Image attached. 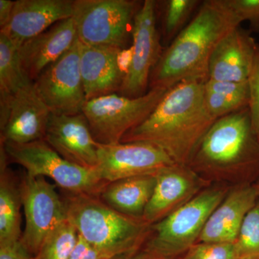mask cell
I'll return each mask as SVG.
<instances>
[{
    "mask_svg": "<svg viewBox=\"0 0 259 259\" xmlns=\"http://www.w3.org/2000/svg\"><path fill=\"white\" fill-rule=\"evenodd\" d=\"M204 83L186 81L167 90L147 118L120 143L144 142L161 148L177 164L189 166L215 122L204 102Z\"/></svg>",
    "mask_w": 259,
    "mask_h": 259,
    "instance_id": "cell-1",
    "label": "cell"
},
{
    "mask_svg": "<svg viewBox=\"0 0 259 259\" xmlns=\"http://www.w3.org/2000/svg\"><path fill=\"white\" fill-rule=\"evenodd\" d=\"M241 23L223 0L202 2L190 23L163 51L150 76V90H168L186 81L206 82L214 48Z\"/></svg>",
    "mask_w": 259,
    "mask_h": 259,
    "instance_id": "cell-2",
    "label": "cell"
},
{
    "mask_svg": "<svg viewBox=\"0 0 259 259\" xmlns=\"http://www.w3.org/2000/svg\"><path fill=\"white\" fill-rule=\"evenodd\" d=\"M63 199L79 235L108 258L134 255L147 238L151 226L143 218L117 212L99 197L65 192Z\"/></svg>",
    "mask_w": 259,
    "mask_h": 259,
    "instance_id": "cell-3",
    "label": "cell"
},
{
    "mask_svg": "<svg viewBox=\"0 0 259 259\" xmlns=\"http://www.w3.org/2000/svg\"><path fill=\"white\" fill-rule=\"evenodd\" d=\"M259 162V143L252 130L248 107L218 119L201 141L189 166L223 173Z\"/></svg>",
    "mask_w": 259,
    "mask_h": 259,
    "instance_id": "cell-4",
    "label": "cell"
},
{
    "mask_svg": "<svg viewBox=\"0 0 259 259\" xmlns=\"http://www.w3.org/2000/svg\"><path fill=\"white\" fill-rule=\"evenodd\" d=\"M226 194L209 189L151 226L153 234L145 243L142 254L147 259H173L186 253L199 239L207 220Z\"/></svg>",
    "mask_w": 259,
    "mask_h": 259,
    "instance_id": "cell-5",
    "label": "cell"
},
{
    "mask_svg": "<svg viewBox=\"0 0 259 259\" xmlns=\"http://www.w3.org/2000/svg\"><path fill=\"white\" fill-rule=\"evenodd\" d=\"M8 160L18 163L30 177H47L69 193L100 197L108 183L95 169L78 166L65 159L44 140L28 144L3 142Z\"/></svg>",
    "mask_w": 259,
    "mask_h": 259,
    "instance_id": "cell-6",
    "label": "cell"
},
{
    "mask_svg": "<svg viewBox=\"0 0 259 259\" xmlns=\"http://www.w3.org/2000/svg\"><path fill=\"white\" fill-rule=\"evenodd\" d=\"M167 90L151 89L136 98L115 93L88 100L82 112L94 139L100 144H119L127 133L147 118Z\"/></svg>",
    "mask_w": 259,
    "mask_h": 259,
    "instance_id": "cell-7",
    "label": "cell"
},
{
    "mask_svg": "<svg viewBox=\"0 0 259 259\" xmlns=\"http://www.w3.org/2000/svg\"><path fill=\"white\" fill-rule=\"evenodd\" d=\"M130 0H74L72 18L85 45L125 49L138 10Z\"/></svg>",
    "mask_w": 259,
    "mask_h": 259,
    "instance_id": "cell-8",
    "label": "cell"
},
{
    "mask_svg": "<svg viewBox=\"0 0 259 259\" xmlns=\"http://www.w3.org/2000/svg\"><path fill=\"white\" fill-rule=\"evenodd\" d=\"M20 190L25 217L20 241L35 256L48 236L67 219L66 205L56 192V185L49 183L45 177L25 174L20 182Z\"/></svg>",
    "mask_w": 259,
    "mask_h": 259,
    "instance_id": "cell-9",
    "label": "cell"
},
{
    "mask_svg": "<svg viewBox=\"0 0 259 259\" xmlns=\"http://www.w3.org/2000/svg\"><path fill=\"white\" fill-rule=\"evenodd\" d=\"M33 85L51 113L64 115L82 113L87 100L80 70L78 37L69 51L42 71Z\"/></svg>",
    "mask_w": 259,
    "mask_h": 259,
    "instance_id": "cell-10",
    "label": "cell"
},
{
    "mask_svg": "<svg viewBox=\"0 0 259 259\" xmlns=\"http://www.w3.org/2000/svg\"><path fill=\"white\" fill-rule=\"evenodd\" d=\"M156 1L145 0L135 15L132 59L119 91L122 96L136 98L148 93L151 72L163 53L156 25Z\"/></svg>",
    "mask_w": 259,
    "mask_h": 259,
    "instance_id": "cell-11",
    "label": "cell"
},
{
    "mask_svg": "<svg viewBox=\"0 0 259 259\" xmlns=\"http://www.w3.org/2000/svg\"><path fill=\"white\" fill-rule=\"evenodd\" d=\"M95 171L106 183L131 177L156 175L177 164L161 148L144 142L99 144Z\"/></svg>",
    "mask_w": 259,
    "mask_h": 259,
    "instance_id": "cell-12",
    "label": "cell"
},
{
    "mask_svg": "<svg viewBox=\"0 0 259 259\" xmlns=\"http://www.w3.org/2000/svg\"><path fill=\"white\" fill-rule=\"evenodd\" d=\"M51 112L30 83L0 107L1 141L28 144L44 140Z\"/></svg>",
    "mask_w": 259,
    "mask_h": 259,
    "instance_id": "cell-13",
    "label": "cell"
},
{
    "mask_svg": "<svg viewBox=\"0 0 259 259\" xmlns=\"http://www.w3.org/2000/svg\"><path fill=\"white\" fill-rule=\"evenodd\" d=\"M44 141L65 159L89 169L98 163V143L83 112L74 115L51 113Z\"/></svg>",
    "mask_w": 259,
    "mask_h": 259,
    "instance_id": "cell-14",
    "label": "cell"
},
{
    "mask_svg": "<svg viewBox=\"0 0 259 259\" xmlns=\"http://www.w3.org/2000/svg\"><path fill=\"white\" fill-rule=\"evenodd\" d=\"M71 0H18L0 34L19 48L61 20L72 18Z\"/></svg>",
    "mask_w": 259,
    "mask_h": 259,
    "instance_id": "cell-15",
    "label": "cell"
},
{
    "mask_svg": "<svg viewBox=\"0 0 259 259\" xmlns=\"http://www.w3.org/2000/svg\"><path fill=\"white\" fill-rule=\"evenodd\" d=\"M203 182L187 165L175 164L158 174L143 220L150 226L159 222L197 195Z\"/></svg>",
    "mask_w": 259,
    "mask_h": 259,
    "instance_id": "cell-16",
    "label": "cell"
},
{
    "mask_svg": "<svg viewBox=\"0 0 259 259\" xmlns=\"http://www.w3.org/2000/svg\"><path fill=\"white\" fill-rule=\"evenodd\" d=\"M121 50L80 42V70L87 101L119 93L125 77Z\"/></svg>",
    "mask_w": 259,
    "mask_h": 259,
    "instance_id": "cell-17",
    "label": "cell"
},
{
    "mask_svg": "<svg viewBox=\"0 0 259 259\" xmlns=\"http://www.w3.org/2000/svg\"><path fill=\"white\" fill-rule=\"evenodd\" d=\"M72 18L54 24L18 48L24 72L32 82L69 51L77 38Z\"/></svg>",
    "mask_w": 259,
    "mask_h": 259,
    "instance_id": "cell-18",
    "label": "cell"
},
{
    "mask_svg": "<svg viewBox=\"0 0 259 259\" xmlns=\"http://www.w3.org/2000/svg\"><path fill=\"white\" fill-rule=\"evenodd\" d=\"M257 44L240 26L228 32L218 42L210 56L208 79L248 81Z\"/></svg>",
    "mask_w": 259,
    "mask_h": 259,
    "instance_id": "cell-19",
    "label": "cell"
},
{
    "mask_svg": "<svg viewBox=\"0 0 259 259\" xmlns=\"http://www.w3.org/2000/svg\"><path fill=\"white\" fill-rule=\"evenodd\" d=\"M258 198L256 187L243 186L226 196L209 216L199 241L235 243L243 220Z\"/></svg>",
    "mask_w": 259,
    "mask_h": 259,
    "instance_id": "cell-20",
    "label": "cell"
},
{
    "mask_svg": "<svg viewBox=\"0 0 259 259\" xmlns=\"http://www.w3.org/2000/svg\"><path fill=\"white\" fill-rule=\"evenodd\" d=\"M156 176L145 175L110 182L104 188L100 198L117 212L142 218L154 190Z\"/></svg>",
    "mask_w": 259,
    "mask_h": 259,
    "instance_id": "cell-21",
    "label": "cell"
},
{
    "mask_svg": "<svg viewBox=\"0 0 259 259\" xmlns=\"http://www.w3.org/2000/svg\"><path fill=\"white\" fill-rule=\"evenodd\" d=\"M0 151V245L21 239L22 204L20 183L8 167V156L1 144Z\"/></svg>",
    "mask_w": 259,
    "mask_h": 259,
    "instance_id": "cell-22",
    "label": "cell"
},
{
    "mask_svg": "<svg viewBox=\"0 0 259 259\" xmlns=\"http://www.w3.org/2000/svg\"><path fill=\"white\" fill-rule=\"evenodd\" d=\"M30 83L22 68L18 48L0 34V106L6 105L17 92Z\"/></svg>",
    "mask_w": 259,
    "mask_h": 259,
    "instance_id": "cell-23",
    "label": "cell"
},
{
    "mask_svg": "<svg viewBox=\"0 0 259 259\" xmlns=\"http://www.w3.org/2000/svg\"><path fill=\"white\" fill-rule=\"evenodd\" d=\"M202 2L198 0H167L162 3V32L163 39L170 42L192 20Z\"/></svg>",
    "mask_w": 259,
    "mask_h": 259,
    "instance_id": "cell-24",
    "label": "cell"
},
{
    "mask_svg": "<svg viewBox=\"0 0 259 259\" xmlns=\"http://www.w3.org/2000/svg\"><path fill=\"white\" fill-rule=\"evenodd\" d=\"M78 237L76 228L67 218L48 236L33 259H69Z\"/></svg>",
    "mask_w": 259,
    "mask_h": 259,
    "instance_id": "cell-25",
    "label": "cell"
},
{
    "mask_svg": "<svg viewBox=\"0 0 259 259\" xmlns=\"http://www.w3.org/2000/svg\"><path fill=\"white\" fill-rule=\"evenodd\" d=\"M234 244L238 258L259 259V197L243 220Z\"/></svg>",
    "mask_w": 259,
    "mask_h": 259,
    "instance_id": "cell-26",
    "label": "cell"
},
{
    "mask_svg": "<svg viewBox=\"0 0 259 259\" xmlns=\"http://www.w3.org/2000/svg\"><path fill=\"white\" fill-rule=\"evenodd\" d=\"M183 259H238L234 243H196Z\"/></svg>",
    "mask_w": 259,
    "mask_h": 259,
    "instance_id": "cell-27",
    "label": "cell"
},
{
    "mask_svg": "<svg viewBox=\"0 0 259 259\" xmlns=\"http://www.w3.org/2000/svg\"><path fill=\"white\" fill-rule=\"evenodd\" d=\"M249 102L248 110L252 130L259 143V44L255 49L254 59L249 78Z\"/></svg>",
    "mask_w": 259,
    "mask_h": 259,
    "instance_id": "cell-28",
    "label": "cell"
},
{
    "mask_svg": "<svg viewBox=\"0 0 259 259\" xmlns=\"http://www.w3.org/2000/svg\"><path fill=\"white\" fill-rule=\"evenodd\" d=\"M204 90L241 100L248 105L250 96L248 81L236 82L208 79L204 83Z\"/></svg>",
    "mask_w": 259,
    "mask_h": 259,
    "instance_id": "cell-29",
    "label": "cell"
},
{
    "mask_svg": "<svg viewBox=\"0 0 259 259\" xmlns=\"http://www.w3.org/2000/svg\"><path fill=\"white\" fill-rule=\"evenodd\" d=\"M225 5L241 20L259 24V0H223Z\"/></svg>",
    "mask_w": 259,
    "mask_h": 259,
    "instance_id": "cell-30",
    "label": "cell"
},
{
    "mask_svg": "<svg viewBox=\"0 0 259 259\" xmlns=\"http://www.w3.org/2000/svg\"><path fill=\"white\" fill-rule=\"evenodd\" d=\"M69 259H110L100 250L90 244L83 237L79 235Z\"/></svg>",
    "mask_w": 259,
    "mask_h": 259,
    "instance_id": "cell-31",
    "label": "cell"
},
{
    "mask_svg": "<svg viewBox=\"0 0 259 259\" xmlns=\"http://www.w3.org/2000/svg\"><path fill=\"white\" fill-rule=\"evenodd\" d=\"M0 259H33L21 241L0 245Z\"/></svg>",
    "mask_w": 259,
    "mask_h": 259,
    "instance_id": "cell-32",
    "label": "cell"
},
{
    "mask_svg": "<svg viewBox=\"0 0 259 259\" xmlns=\"http://www.w3.org/2000/svg\"><path fill=\"white\" fill-rule=\"evenodd\" d=\"M14 5L15 1L0 0V29L4 28L9 22Z\"/></svg>",
    "mask_w": 259,
    "mask_h": 259,
    "instance_id": "cell-33",
    "label": "cell"
},
{
    "mask_svg": "<svg viewBox=\"0 0 259 259\" xmlns=\"http://www.w3.org/2000/svg\"><path fill=\"white\" fill-rule=\"evenodd\" d=\"M110 259H146L144 256V255L141 253V255H119V256L113 257V258Z\"/></svg>",
    "mask_w": 259,
    "mask_h": 259,
    "instance_id": "cell-34",
    "label": "cell"
},
{
    "mask_svg": "<svg viewBox=\"0 0 259 259\" xmlns=\"http://www.w3.org/2000/svg\"><path fill=\"white\" fill-rule=\"evenodd\" d=\"M257 190H258V197H259V186L258 187H256Z\"/></svg>",
    "mask_w": 259,
    "mask_h": 259,
    "instance_id": "cell-35",
    "label": "cell"
},
{
    "mask_svg": "<svg viewBox=\"0 0 259 259\" xmlns=\"http://www.w3.org/2000/svg\"><path fill=\"white\" fill-rule=\"evenodd\" d=\"M238 259H252V258H238Z\"/></svg>",
    "mask_w": 259,
    "mask_h": 259,
    "instance_id": "cell-36",
    "label": "cell"
},
{
    "mask_svg": "<svg viewBox=\"0 0 259 259\" xmlns=\"http://www.w3.org/2000/svg\"><path fill=\"white\" fill-rule=\"evenodd\" d=\"M146 259H147V258H146Z\"/></svg>",
    "mask_w": 259,
    "mask_h": 259,
    "instance_id": "cell-37",
    "label": "cell"
},
{
    "mask_svg": "<svg viewBox=\"0 0 259 259\" xmlns=\"http://www.w3.org/2000/svg\"><path fill=\"white\" fill-rule=\"evenodd\" d=\"M258 26H259V24H258Z\"/></svg>",
    "mask_w": 259,
    "mask_h": 259,
    "instance_id": "cell-38",
    "label": "cell"
}]
</instances>
